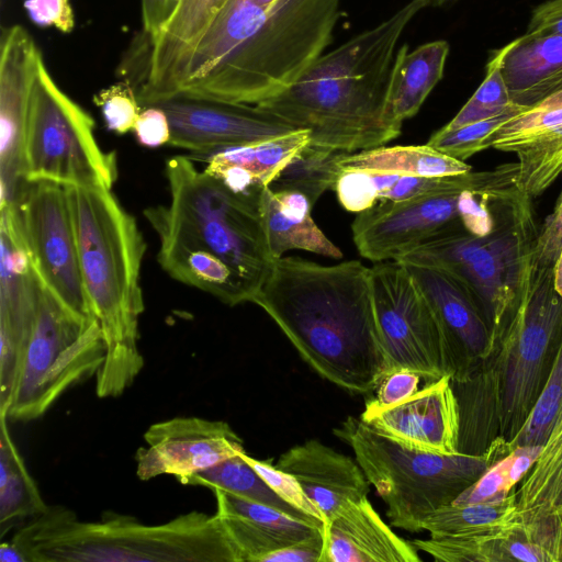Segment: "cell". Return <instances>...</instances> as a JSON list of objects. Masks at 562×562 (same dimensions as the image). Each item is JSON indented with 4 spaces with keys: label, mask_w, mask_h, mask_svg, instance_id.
<instances>
[{
    "label": "cell",
    "mask_w": 562,
    "mask_h": 562,
    "mask_svg": "<svg viewBox=\"0 0 562 562\" xmlns=\"http://www.w3.org/2000/svg\"><path fill=\"white\" fill-rule=\"evenodd\" d=\"M340 0H227L178 61L176 95L259 104L291 86L333 38Z\"/></svg>",
    "instance_id": "obj_1"
},
{
    "label": "cell",
    "mask_w": 562,
    "mask_h": 562,
    "mask_svg": "<svg viewBox=\"0 0 562 562\" xmlns=\"http://www.w3.org/2000/svg\"><path fill=\"white\" fill-rule=\"evenodd\" d=\"M251 302L324 379L351 392L375 389L383 353L370 268L361 261L325 266L282 257Z\"/></svg>",
    "instance_id": "obj_2"
},
{
    "label": "cell",
    "mask_w": 562,
    "mask_h": 562,
    "mask_svg": "<svg viewBox=\"0 0 562 562\" xmlns=\"http://www.w3.org/2000/svg\"><path fill=\"white\" fill-rule=\"evenodd\" d=\"M428 0H411L391 18L321 55L291 86L257 104L296 128L311 144L347 153L382 146L401 128L386 115L396 44Z\"/></svg>",
    "instance_id": "obj_3"
},
{
    "label": "cell",
    "mask_w": 562,
    "mask_h": 562,
    "mask_svg": "<svg viewBox=\"0 0 562 562\" xmlns=\"http://www.w3.org/2000/svg\"><path fill=\"white\" fill-rule=\"evenodd\" d=\"M65 188L88 302L105 344L95 393L100 398L117 397L144 367L138 324L144 312L140 268L146 243L135 217L111 189Z\"/></svg>",
    "instance_id": "obj_4"
},
{
    "label": "cell",
    "mask_w": 562,
    "mask_h": 562,
    "mask_svg": "<svg viewBox=\"0 0 562 562\" xmlns=\"http://www.w3.org/2000/svg\"><path fill=\"white\" fill-rule=\"evenodd\" d=\"M11 540L27 562H243L221 517L198 510L146 525L112 512L83 521L54 505Z\"/></svg>",
    "instance_id": "obj_5"
},
{
    "label": "cell",
    "mask_w": 562,
    "mask_h": 562,
    "mask_svg": "<svg viewBox=\"0 0 562 562\" xmlns=\"http://www.w3.org/2000/svg\"><path fill=\"white\" fill-rule=\"evenodd\" d=\"M166 177L169 203L144 210L159 246L201 251L222 260L251 302L276 261L260 211L262 191L235 192L184 156L166 162Z\"/></svg>",
    "instance_id": "obj_6"
},
{
    "label": "cell",
    "mask_w": 562,
    "mask_h": 562,
    "mask_svg": "<svg viewBox=\"0 0 562 562\" xmlns=\"http://www.w3.org/2000/svg\"><path fill=\"white\" fill-rule=\"evenodd\" d=\"M494 210L488 233L474 235L459 223L396 260L454 276L480 306L495 342L524 295L539 227L531 199L519 189L497 199Z\"/></svg>",
    "instance_id": "obj_7"
},
{
    "label": "cell",
    "mask_w": 562,
    "mask_h": 562,
    "mask_svg": "<svg viewBox=\"0 0 562 562\" xmlns=\"http://www.w3.org/2000/svg\"><path fill=\"white\" fill-rule=\"evenodd\" d=\"M334 434L352 449L367 480L384 501L391 525L411 532L423 531V521L429 514L452 504L510 452L495 448L483 456H471L415 449L352 416Z\"/></svg>",
    "instance_id": "obj_8"
},
{
    "label": "cell",
    "mask_w": 562,
    "mask_h": 562,
    "mask_svg": "<svg viewBox=\"0 0 562 562\" xmlns=\"http://www.w3.org/2000/svg\"><path fill=\"white\" fill-rule=\"evenodd\" d=\"M561 339L562 294L554 286V268L531 265L516 313L488 353L498 372L501 437L508 446L546 387Z\"/></svg>",
    "instance_id": "obj_9"
},
{
    "label": "cell",
    "mask_w": 562,
    "mask_h": 562,
    "mask_svg": "<svg viewBox=\"0 0 562 562\" xmlns=\"http://www.w3.org/2000/svg\"><path fill=\"white\" fill-rule=\"evenodd\" d=\"M93 128L92 116L57 86L41 57L23 126L22 179L111 189L115 154L100 148Z\"/></svg>",
    "instance_id": "obj_10"
},
{
    "label": "cell",
    "mask_w": 562,
    "mask_h": 562,
    "mask_svg": "<svg viewBox=\"0 0 562 562\" xmlns=\"http://www.w3.org/2000/svg\"><path fill=\"white\" fill-rule=\"evenodd\" d=\"M104 359L105 344L97 318L74 313L41 284L32 334L5 413L8 419L31 422L42 417L65 392L97 375Z\"/></svg>",
    "instance_id": "obj_11"
},
{
    "label": "cell",
    "mask_w": 562,
    "mask_h": 562,
    "mask_svg": "<svg viewBox=\"0 0 562 562\" xmlns=\"http://www.w3.org/2000/svg\"><path fill=\"white\" fill-rule=\"evenodd\" d=\"M383 372L408 368L426 381L451 376L447 344L427 299L398 260L370 268Z\"/></svg>",
    "instance_id": "obj_12"
},
{
    "label": "cell",
    "mask_w": 562,
    "mask_h": 562,
    "mask_svg": "<svg viewBox=\"0 0 562 562\" xmlns=\"http://www.w3.org/2000/svg\"><path fill=\"white\" fill-rule=\"evenodd\" d=\"M13 205L41 284L74 313L94 317L82 280L65 186L48 180H23Z\"/></svg>",
    "instance_id": "obj_13"
},
{
    "label": "cell",
    "mask_w": 562,
    "mask_h": 562,
    "mask_svg": "<svg viewBox=\"0 0 562 562\" xmlns=\"http://www.w3.org/2000/svg\"><path fill=\"white\" fill-rule=\"evenodd\" d=\"M0 413L5 414L32 334L41 282L32 267L13 203L0 221Z\"/></svg>",
    "instance_id": "obj_14"
},
{
    "label": "cell",
    "mask_w": 562,
    "mask_h": 562,
    "mask_svg": "<svg viewBox=\"0 0 562 562\" xmlns=\"http://www.w3.org/2000/svg\"><path fill=\"white\" fill-rule=\"evenodd\" d=\"M170 122L169 145L207 155L258 143L297 130L257 104L232 103L176 95L155 104Z\"/></svg>",
    "instance_id": "obj_15"
},
{
    "label": "cell",
    "mask_w": 562,
    "mask_h": 562,
    "mask_svg": "<svg viewBox=\"0 0 562 562\" xmlns=\"http://www.w3.org/2000/svg\"><path fill=\"white\" fill-rule=\"evenodd\" d=\"M144 440L135 454L142 481L171 475L186 485L192 475L246 452L243 439L227 423L195 416L155 423Z\"/></svg>",
    "instance_id": "obj_16"
},
{
    "label": "cell",
    "mask_w": 562,
    "mask_h": 562,
    "mask_svg": "<svg viewBox=\"0 0 562 562\" xmlns=\"http://www.w3.org/2000/svg\"><path fill=\"white\" fill-rule=\"evenodd\" d=\"M443 192L406 200H381L358 213L351 229L359 254L372 261L396 260L461 223L459 195Z\"/></svg>",
    "instance_id": "obj_17"
},
{
    "label": "cell",
    "mask_w": 562,
    "mask_h": 562,
    "mask_svg": "<svg viewBox=\"0 0 562 562\" xmlns=\"http://www.w3.org/2000/svg\"><path fill=\"white\" fill-rule=\"evenodd\" d=\"M403 263L439 323L450 358L451 380L465 376L494 345L483 312L470 291L448 271L434 266Z\"/></svg>",
    "instance_id": "obj_18"
},
{
    "label": "cell",
    "mask_w": 562,
    "mask_h": 562,
    "mask_svg": "<svg viewBox=\"0 0 562 562\" xmlns=\"http://www.w3.org/2000/svg\"><path fill=\"white\" fill-rule=\"evenodd\" d=\"M360 418L404 446L458 453L460 416L450 375L426 382L414 395L390 407L366 403Z\"/></svg>",
    "instance_id": "obj_19"
},
{
    "label": "cell",
    "mask_w": 562,
    "mask_h": 562,
    "mask_svg": "<svg viewBox=\"0 0 562 562\" xmlns=\"http://www.w3.org/2000/svg\"><path fill=\"white\" fill-rule=\"evenodd\" d=\"M42 54L21 25L5 29L0 45L1 204L14 201L23 181L21 145L33 80Z\"/></svg>",
    "instance_id": "obj_20"
},
{
    "label": "cell",
    "mask_w": 562,
    "mask_h": 562,
    "mask_svg": "<svg viewBox=\"0 0 562 562\" xmlns=\"http://www.w3.org/2000/svg\"><path fill=\"white\" fill-rule=\"evenodd\" d=\"M492 148L516 155L522 193L542 194L562 173V91L508 120L494 133Z\"/></svg>",
    "instance_id": "obj_21"
},
{
    "label": "cell",
    "mask_w": 562,
    "mask_h": 562,
    "mask_svg": "<svg viewBox=\"0 0 562 562\" xmlns=\"http://www.w3.org/2000/svg\"><path fill=\"white\" fill-rule=\"evenodd\" d=\"M277 467L297 480L325 524L347 502L368 497L370 483L358 462L316 439L282 453Z\"/></svg>",
    "instance_id": "obj_22"
},
{
    "label": "cell",
    "mask_w": 562,
    "mask_h": 562,
    "mask_svg": "<svg viewBox=\"0 0 562 562\" xmlns=\"http://www.w3.org/2000/svg\"><path fill=\"white\" fill-rule=\"evenodd\" d=\"M321 562H419L411 541L397 536L368 497L347 502L323 526Z\"/></svg>",
    "instance_id": "obj_23"
},
{
    "label": "cell",
    "mask_w": 562,
    "mask_h": 562,
    "mask_svg": "<svg viewBox=\"0 0 562 562\" xmlns=\"http://www.w3.org/2000/svg\"><path fill=\"white\" fill-rule=\"evenodd\" d=\"M491 58L515 104L530 108L562 91V34H524L494 52Z\"/></svg>",
    "instance_id": "obj_24"
},
{
    "label": "cell",
    "mask_w": 562,
    "mask_h": 562,
    "mask_svg": "<svg viewBox=\"0 0 562 562\" xmlns=\"http://www.w3.org/2000/svg\"><path fill=\"white\" fill-rule=\"evenodd\" d=\"M227 0H180L158 34L146 38V72L136 93L142 106L160 101L173 70Z\"/></svg>",
    "instance_id": "obj_25"
},
{
    "label": "cell",
    "mask_w": 562,
    "mask_h": 562,
    "mask_svg": "<svg viewBox=\"0 0 562 562\" xmlns=\"http://www.w3.org/2000/svg\"><path fill=\"white\" fill-rule=\"evenodd\" d=\"M310 143V131L297 128L258 143L218 149L203 155L205 171L235 192L261 191Z\"/></svg>",
    "instance_id": "obj_26"
},
{
    "label": "cell",
    "mask_w": 562,
    "mask_h": 562,
    "mask_svg": "<svg viewBox=\"0 0 562 562\" xmlns=\"http://www.w3.org/2000/svg\"><path fill=\"white\" fill-rule=\"evenodd\" d=\"M451 383L460 416L458 452L483 456L495 448L510 450L501 437L499 380L493 359L485 357Z\"/></svg>",
    "instance_id": "obj_27"
},
{
    "label": "cell",
    "mask_w": 562,
    "mask_h": 562,
    "mask_svg": "<svg viewBox=\"0 0 562 562\" xmlns=\"http://www.w3.org/2000/svg\"><path fill=\"white\" fill-rule=\"evenodd\" d=\"M449 44L443 40L425 43L409 50L404 44L390 72L386 115L396 126L414 116L443 76Z\"/></svg>",
    "instance_id": "obj_28"
},
{
    "label": "cell",
    "mask_w": 562,
    "mask_h": 562,
    "mask_svg": "<svg viewBox=\"0 0 562 562\" xmlns=\"http://www.w3.org/2000/svg\"><path fill=\"white\" fill-rule=\"evenodd\" d=\"M480 562H562V516L515 521L479 541Z\"/></svg>",
    "instance_id": "obj_29"
},
{
    "label": "cell",
    "mask_w": 562,
    "mask_h": 562,
    "mask_svg": "<svg viewBox=\"0 0 562 562\" xmlns=\"http://www.w3.org/2000/svg\"><path fill=\"white\" fill-rule=\"evenodd\" d=\"M344 169H359L411 177H440L472 170L465 161L438 151L429 145L379 146L347 153L340 161Z\"/></svg>",
    "instance_id": "obj_30"
},
{
    "label": "cell",
    "mask_w": 562,
    "mask_h": 562,
    "mask_svg": "<svg viewBox=\"0 0 562 562\" xmlns=\"http://www.w3.org/2000/svg\"><path fill=\"white\" fill-rule=\"evenodd\" d=\"M516 510L514 488L496 502L442 506L425 518L422 528L432 538H486L514 524Z\"/></svg>",
    "instance_id": "obj_31"
},
{
    "label": "cell",
    "mask_w": 562,
    "mask_h": 562,
    "mask_svg": "<svg viewBox=\"0 0 562 562\" xmlns=\"http://www.w3.org/2000/svg\"><path fill=\"white\" fill-rule=\"evenodd\" d=\"M8 416L0 414V535L25 517L46 509L41 492L30 474L9 431Z\"/></svg>",
    "instance_id": "obj_32"
},
{
    "label": "cell",
    "mask_w": 562,
    "mask_h": 562,
    "mask_svg": "<svg viewBox=\"0 0 562 562\" xmlns=\"http://www.w3.org/2000/svg\"><path fill=\"white\" fill-rule=\"evenodd\" d=\"M269 249L274 260L291 249H301L330 258H341L335 246L315 224L311 214H300L283 209L269 187L260 196Z\"/></svg>",
    "instance_id": "obj_33"
},
{
    "label": "cell",
    "mask_w": 562,
    "mask_h": 562,
    "mask_svg": "<svg viewBox=\"0 0 562 562\" xmlns=\"http://www.w3.org/2000/svg\"><path fill=\"white\" fill-rule=\"evenodd\" d=\"M243 453L192 475L186 485L228 492L315 525L308 517L282 499L243 458Z\"/></svg>",
    "instance_id": "obj_34"
},
{
    "label": "cell",
    "mask_w": 562,
    "mask_h": 562,
    "mask_svg": "<svg viewBox=\"0 0 562 562\" xmlns=\"http://www.w3.org/2000/svg\"><path fill=\"white\" fill-rule=\"evenodd\" d=\"M347 151L308 144L268 186L272 191H297L314 205L328 189H334L342 171Z\"/></svg>",
    "instance_id": "obj_35"
},
{
    "label": "cell",
    "mask_w": 562,
    "mask_h": 562,
    "mask_svg": "<svg viewBox=\"0 0 562 562\" xmlns=\"http://www.w3.org/2000/svg\"><path fill=\"white\" fill-rule=\"evenodd\" d=\"M542 446H518L488 468L452 503L467 505L504 499L521 482L538 459Z\"/></svg>",
    "instance_id": "obj_36"
},
{
    "label": "cell",
    "mask_w": 562,
    "mask_h": 562,
    "mask_svg": "<svg viewBox=\"0 0 562 562\" xmlns=\"http://www.w3.org/2000/svg\"><path fill=\"white\" fill-rule=\"evenodd\" d=\"M216 510L241 516L272 536L283 547L318 533L323 528L270 506L214 490Z\"/></svg>",
    "instance_id": "obj_37"
},
{
    "label": "cell",
    "mask_w": 562,
    "mask_h": 562,
    "mask_svg": "<svg viewBox=\"0 0 562 562\" xmlns=\"http://www.w3.org/2000/svg\"><path fill=\"white\" fill-rule=\"evenodd\" d=\"M525 110L526 108L510 110L456 128L443 126L432 134L427 145L452 158L465 161L475 154L492 147L494 133L508 120Z\"/></svg>",
    "instance_id": "obj_38"
},
{
    "label": "cell",
    "mask_w": 562,
    "mask_h": 562,
    "mask_svg": "<svg viewBox=\"0 0 562 562\" xmlns=\"http://www.w3.org/2000/svg\"><path fill=\"white\" fill-rule=\"evenodd\" d=\"M562 411V339L546 387L526 424L509 445L543 446Z\"/></svg>",
    "instance_id": "obj_39"
},
{
    "label": "cell",
    "mask_w": 562,
    "mask_h": 562,
    "mask_svg": "<svg viewBox=\"0 0 562 562\" xmlns=\"http://www.w3.org/2000/svg\"><path fill=\"white\" fill-rule=\"evenodd\" d=\"M520 108L524 106L515 104L512 101L506 82L497 64L490 58L486 65L485 79L445 127L456 128Z\"/></svg>",
    "instance_id": "obj_40"
},
{
    "label": "cell",
    "mask_w": 562,
    "mask_h": 562,
    "mask_svg": "<svg viewBox=\"0 0 562 562\" xmlns=\"http://www.w3.org/2000/svg\"><path fill=\"white\" fill-rule=\"evenodd\" d=\"M400 177L359 169H344L334 190L346 210L360 213L381 201Z\"/></svg>",
    "instance_id": "obj_41"
},
{
    "label": "cell",
    "mask_w": 562,
    "mask_h": 562,
    "mask_svg": "<svg viewBox=\"0 0 562 562\" xmlns=\"http://www.w3.org/2000/svg\"><path fill=\"white\" fill-rule=\"evenodd\" d=\"M109 131L125 134L134 128L142 105L130 80L119 82L101 90L93 97Z\"/></svg>",
    "instance_id": "obj_42"
},
{
    "label": "cell",
    "mask_w": 562,
    "mask_h": 562,
    "mask_svg": "<svg viewBox=\"0 0 562 562\" xmlns=\"http://www.w3.org/2000/svg\"><path fill=\"white\" fill-rule=\"evenodd\" d=\"M243 458L256 470L266 483L286 503L323 528L325 519L315 504L308 498L297 480L268 461H261L243 453Z\"/></svg>",
    "instance_id": "obj_43"
},
{
    "label": "cell",
    "mask_w": 562,
    "mask_h": 562,
    "mask_svg": "<svg viewBox=\"0 0 562 562\" xmlns=\"http://www.w3.org/2000/svg\"><path fill=\"white\" fill-rule=\"evenodd\" d=\"M423 380L426 381L420 372L408 368L385 371L375 386V397L367 403L378 408L393 406L414 395Z\"/></svg>",
    "instance_id": "obj_44"
},
{
    "label": "cell",
    "mask_w": 562,
    "mask_h": 562,
    "mask_svg": "<svg viewBox=\"0 0 562 562\" xmlns=\"http://www.w3.org/2000/svg\"><path fill=\"white\" fill-rule=\"evenodd\" d=\"M562 250V191L553 212L539 228L532 252V265L538 268H554Z\"/></svg>",
    "instance_id": "obj_45"
},
{
    "label": "cell",
    "mask_w": 562,
    "mask_h": 562,
    "mask_svg": "<svg viewBox=\"0 0 562 562\" xmlns=\"http://www.w3.org/2000/svg\"><path fill=\"white\" fill-rule=\"evenodd\" d=\"M23 4L30 20L37 26L72 32L75 15L70 0H24Z\"/></svg>",
    "instance_id": "obj_46"
},
{
    "label": "cell",
    "mask_w": 562,
    "mask_h": 562,
    "mask_svg": "<svg viewBox=\"0 0 562 562\" xmlns=\"http://www.w3.org/2000/svg\"><path fill=\"white\" fill-rule=\"evenodd\" d=\"M137 142L149 148L169 144L171 127L166 112L158 105L142 109L133 128Z\"/></svg>",
    "instance_id": "obj_47"
},
{
    "label": "cell",
    "mask_w": 562,
    "mask_h": 562,
    "mask_svg": "<svg viewBox=\"0 0 562 562\" xmlns=\"http://www.w3.org/2000/svg\"><path fill=\"white\" fill-rule=\"evenodd\" d=\"M324 548L323 529L308 538L277 549L263 559V562H321Z\"/></svg>",
    "instance_id": "obj_48"
},
{
    "label": "cell",
    "mask_w": 562,
    "mask_h": 562,
    "mask_svg": "<svg viewBox=\"0 0 562 562\" xmlns=\"http://www.w3.org/2000/svg\"><path fill=\"white\" fill-rule=\"evenodd\" d=\"M525 34H562V0H548L538 5L531 14Z\"/></svg>",
    "instance_id": "obj_49"
},
{
    "label": "cell",
    "mask_w": 562,
    "mask_h": 562,
    "mask_svg": "<svg viewBox=\"0 0 562 562\" xmlns=\"http://www.w3.org/2000/svg\"><path fill=\"white\" fill-rule=\"evenodd\" d=\"M145 36L153 40L169 16L168 0H140Z\"/></svg>",
    "instance_id": "obj_50"
},
{
    "label": "cell",
    "mask_w": 562,
    "mask_h": 562,
    "mask_svg": "<svg viewBox=\"0 0 562 562\" xmlns=\"http://www.w3.org/2000/svg\"><path fill=\"white\" fill-rule=\"evenodd\" d=\"M0 562H27L22 550L12 541L1 542Z\"/></svg>",
    "instance_id": "obj_51"
},
{
    "label": "cell",
    "mask_w": 562,
    "mask_h": 562,
    "mask_svg": "<svg viewBox=\"0 0 562 562\" xmlns=\"http://www.w3.org/2000/svg\"><path fill=\"white\" fill-rule=\"evenodd\" d=\"M554 286L562 294V250L554 266Z\"/></svg>",
    "instance_id": "obj_52"
},
{
    "label": "cell",
    "mask_w": 562,
    "mask_h": 562,
    "mask_svg": "<svg viewBox=\"0 0 562 562\" xmlns=\"http://www.w3.org/2000/svg\"><path fill=\"white\" fill-rule=\"evenodd\" d=\"M458 0H428L429 7L440 8L456 3Z\"/></svg>",
    "instance_id": "obj_53"
},
{
    "label": "cell",
    "mask_w": 562,
    "mask_h": 562,
    "mask_svg": "<svg viewBox=\"0 0 562 562\" xmlns=\"http://www.w3.org/2000/svg\"><path fill=\"white\" fill-rule=\"evenodd\" d=\"M252 1L261 7H270L277 2V0H252Z\"/></svg>",
    "instance_id": "obj_54"
},
{
    "label": "cell",
    "mask_w": 562,
    "mask_h": 562,
    "mask_svg": "<svg viewBox=\"0 0 562 562\" xmlns=\"http://www.w3.org/2000/svg\"><path fill=\"white\" fill-rule=\"evenodd\" d=\"M180 0H168L169 15L172 13ZM169 18V16H168Z\"/></svg>",
    "instance_id": "obj_55"
}]
</instances>
